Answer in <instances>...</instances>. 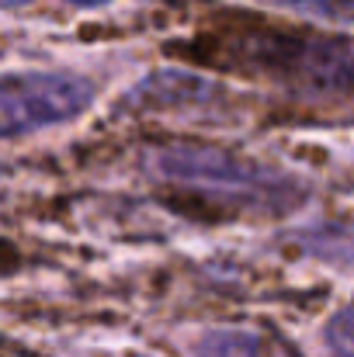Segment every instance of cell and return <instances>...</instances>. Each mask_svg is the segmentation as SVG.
Wrapping results in <instances>:
<instances>
[{"label": "cell", "instance_id": "obj_6", "mask_svg": "<svg viewBox=\"0 0 354 357\" xmlns=\"http://www.w3.org/2000/svg\"><path fill=\"white\" fill-rule=\"evenodd\" d=\"M295 10L327 21L334 28H351L354 31V0H292Z\"/></svg>", "mask_w": 354, "mask_h": 357}, {"label": "cell", "instance_id": "obj_9", "mask_svg": "<svg viewBox=\"0 0 354 357\" xmlns=\"http://www.w3.org/2000/svg\"><path fill=\"white\" fill-rule=\"evenodd\" d=\"M21 3H28V0H3V7H7V10H14V7H21Z\"/></svg>", "mask_w": 354, "mask_h": 357}, {"label": "cell", "instance_id": "obj_4", "mask_svg": "<svg viewBox=\"0 0 354 357\" xmlns=\"http://www.w3.org/2000/svg\"><path fill=\"white\" fill-rule=\"evenodd\" d=\"M216 98V84L191 73H153L135 87L132 101L142 108H181V105H209Z\"/></svg>", "mask_w": 354, "mask_h": 357}, {"label": "cell", "instance_id": "obj_10", "mask_svg": "<svg viewBox=\"0 0 354 357\" xmlns=\"http://www.w3.org/2000/svg\"><path fill=\"white\" fill-rule=\"evenodd\" d=\"M132 357H146V354H132Z\"/></svg>", "mask_w": 354, "mask_h": 357}, {"label": "cell", "instance_id": "obj_7", "mask_svg": "<svg viewBox=\"0 0 354 357\" xmlns=\"http://www.w3.org/2000/svg\"><path fill=\"white\" fill-rule=\"evenodd\" d=\"M327 344L337 357H354V302L327 323Z\"/></svg>", "mask_w": 354, "mask_h": 357}, {"label": "cell", "instance_id": "obj_8", "mask_svg": "<svg viewBox=\"0 0 354 357\" xmlns=\"http://www.w3.org/2000/svg\"><path fill=\"white\" fill-rule=\"evenodd\" d=\"M66 3H73V7H101L108 0H66Z\"/></svg>", "mask_w": 354, "mask_h": 357}, {"label": "cell", "instance_id": "obj_2", "mask_svg": "<svg viewBox=\"0 0 354 357\" xmlns=\"http://www.w3.org/2000/svg\"><path fill=\"white\" fill-rule=\"evenodd\" d=\"M239 59L274 80L306 91H354V45L327 38L253 35L239 42Z\"/></svg>", "mask_w": 354, "mask_h": 357}, {"label": "cell", "instance_id": "obj_1", "mask_svg": "<svg viewBox=\"0 0 354 357\" xmlns=\"http://www.w3.org/2000/svg\"><path fill=\"white\" fill-rule=\"evenodd\" d=\"M153 170L174 188L264 215L292 212L306 198V188L288 174L216 146H167L153 153Z\"/></svg>", "mask_w": 354, "mask_h": 357}, {"label": "cell", "instance_id": "obj_3", "mask_svg": "<svg viewBox=\"0 0 354 357\" xmlns=\"http://www.w3.org/2000/svg\"><path fill=\"white\" fill-rule=\"evenodd\" d=\"M94 101V87L73 73H7L0 84L3 139H17L77 119Z\"/></svg>", "mask_w": 354, "mask_h": 357}, {"label": "cell", "instance_id": "obj_5", "mask_svg": "<svg viewBox=\"0 0 354 357\" xmlns=\"http://www.w3.org/2000/svg\"><path fill=\"white\" fill-rule=\"evenodd\" d=\"M195 357H295L281 340L246 330V326H223L198 337Z\"/></svg>", "mask_w": 354, "mask_h": 357}]
</instances>
